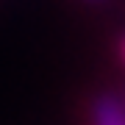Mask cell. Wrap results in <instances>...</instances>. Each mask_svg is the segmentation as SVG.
Returning <instances> with one entry per match:
<instances>
[{
	"label": "cell",
	"instance_id": "obj_1",
	"mask_svg": "<svg viewBox=\"0 0 125 125\" xmlns=\"http://www.w3.org/2000/svg\"><path fill=\"white\" fill-rule=\"evenodd\" d=\"M92 125H125V108L114 97H100L92 111Z\"/></svg>",
	"mask_w": 125,
	"mask_h": 125
},
{
	"label": "cell",
	"instance_id": "obj_2",
	"mask_svg": "<svg viewBox=\"0 0 125 125\" xmlns=\"http://www.w3.org/2000/svg\"><path fill=\"white\" fill-rule=\"evenodd\" d=\"M122 58H125V39H122Z\"/></svg>",
	"mask_w": 125,
	"mask_h": 125
},
{
	"label": "cell",
	"instance_id": "obj_3",
	"mask_svg": "<svg viewBox=\"0 0 125 125\" xmlns=\"http://www.w3.org/2000/svg\"><path fill=\"white\" fill-rule=\"evenodd\" d=\"M89 3H97V0H89Z\"/></svg>",
	"mask_w": 125,
	"mask_h": 125
}]
</instances>
